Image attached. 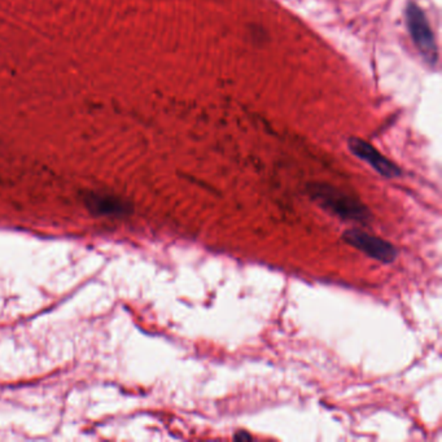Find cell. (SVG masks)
Segmentation results:
<instances>
[{"label": "cell", "instance_id": "5b68a950", "mask_svg": "<svg viewBox=\"0 0 442 442\" xmlns=\"http://www.w3.org/2000/svg\"><path fill=\"white\" fill-rule=\"evenodd\" d=\"M85 203L96 216H126L130 213L128 203L122 201L117 197L107 196V195H96L91 194L85 198Z\"/></svg>", "mask_w": 442, "mask_h": 442}, {"label": "cell", "instance_id": "277c9868", "mask_svg": "<svg viewBox=\"0 0 442 442\" xmlns=\"http://www.w3.org/2000/svg\"><path fill=\"white\" fill-rule=\"evenodd\" d=\"M348 148L355 158H359L373 167L376 173L382 177L398 178L401 177V169L393 164L391 160L382 155L376 148L367 143L364 139L350 138L348 140Z\"/></svg>", "mask_w": 442, "mask_h": 442}, {"label": "cell", "instance_id": "8992f818", "mask_svg": "<svg viewBox=\"0 0 442 442\" xmlns=\"http://www.w3.org/2000/svg\"><path fill=\"white\" fill-rule=\"evenodd\" d=\"M234 439H235V440H252V436L248 434V433L239 432L236 433L235 436H234Z\"/></svg>", "mask_w": 442, "mask_h": 442}, {"label": "cell", "instance_id": "3957f363", "mask_svg": "<svg viewBox=\"0 0 442 442\" xmlns=\"http://www.w3.org/2000/svg\"><path fill=\"white\" fill-rule=\"evenodd\" d=\"M343 240L346 244L382 264H392L398 257V250L393 244L382 237L370 235L361 228L346 230L343 234Z\"/></svg>", "mask_w": 442, "mask_h": 442}, {"label": "cell", "instance_id": "7a4b0ae2", "mask_svg": "<svg viewBox=\"0 0 442 442\" xmlns=\"http://www.w3.org/2000/svg\"><path fill=\"white\" fill-rule=\"evenodd\" d=\"M405 16L415 49L427 64L434 67L439 61V47L424 10L416 3L410 1L405 10Z\"/></svg>", "mask_w": 442, "mask_h": 442}, {"label": "cell", "instance_id": "6da1fadb", "mask_svg": "<svg viewBox=\"0 0 442 442\" xmlns=\"http://www.w3.org/2000/svg\"><path fill=\"white\" fill-rule=\"evenodd\" d=\"M306 192L316 205L340 219L364 225L373 219L371 210L362 201L336 187L325 183H312L306 187Z\"/></svg>", "mask_w": 442, "mask_h": 442}]
</instances>
